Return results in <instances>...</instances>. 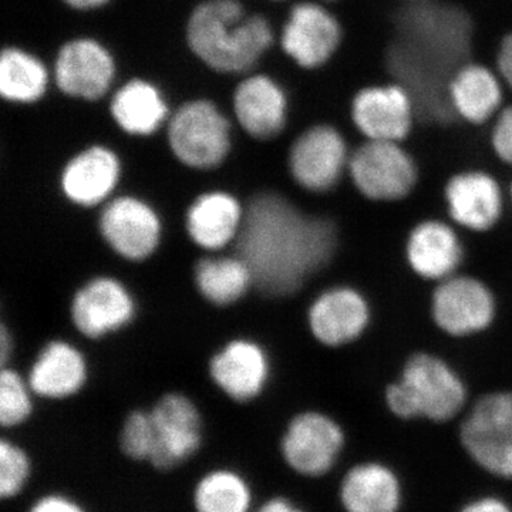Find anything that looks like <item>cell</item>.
<instances>
[{
    "label": "cell",
    "instance_id": "obj_5",
    "mask_svg": "<svg viewBox=\"0 0 512 512\" xmlns=\"http://www.w3.org/2000/svg\"><path fill=\"white\" fill-rule=\"evenodd\" d=\"M167 141L185 167L214 170L231 153V123L214 101L188 100L168 119Z\"/></svg>",
    "mask_w": 512,
    "mask_h": 512
},
{
    "label": "cell",
    "instance_id": "obj_7",
    "mask_svg": "<svg viewBox=\"0 0 512 512\" xmlns=\"http://www.w3.org/2000/svg\"><path fill=\"white\" fill-rule=\"evenodd\" d=\"M278 447L282 460L292 473L309 480H320L338 464L345 447V433L326 414L305 412L286 424Z\"/></svg>",
    "mask_w": 512,
    "mask_h": 512
},
{
    "label": "cell",
    "instance_id": "obj_33",
    "mask_svg": "<svg viewBox=\"0 0 512 512\" xmlns=\"http://www.w3.org/2000/svg\"><path fill=\"white\" fill-rule=\"evenodd\" d=\"M117 444L128 460L150 463L154 453V430L148 410H133L117 431Z\"/></svg>",
    "mask_w": 512,
    "mask_h": 512
},
{
    "label": "cell",
    "instance_id": "obj_42",
    "mask_svg": "<svg viewBox=\"0 0 512 512\" xmlns=\"http://www.w3.org/2000/svg\"><path fill=\"white\" fill-rule=\"evenodd\" d=\"M276 2H281V0H276Z\"/></svg>",
    "mask_w": 512,
    "mask_h": 512
},
{
    "label": "cell",
    "instance_id": "obj_26",
    "mask_svg": "<svg viewBox=\"0 0 512 512\" xmlns=\"http://www.w3.org/2000/svg\"><path fill=\"white\" fill-rule=\"evenodd\" d=\"M87 367L82 353L70 343L53 340L39 353L29 373V386L47 399L73 396L86 382Z\"/></svg>",
    "mask_w": 512,
    "mask_h": 512
},
{
    "label": "cell",
    "instance_id": "obj_24",
    "mask_svg": "<svg viewBox=\"0 0 512 512\" xmlns=\"http://www.w3.org/2000/svg\"><path fill=\"white\" fill-rule=\"evenodd\" d=\"M244 215L241 204L229 192H204L188 208L185 227L198 247L217 251L238 238Z\"/></svg>",
    "mask_w": 512,
    "mask_h": 512
},
{
    "label": "cell",
    "instance_id": "obj_9",
    "mask_svg": "<svg viewBox=\"0 0 512 512\" xmlns=\"http://www.w3.org/2000/svg\"><path fill=\"white\" fill-rule=\"evenodd\" d=\"M357 190L375 201L402 200L417 181L413 158L396 141L367 140L349 160Z\"/></svg>",
    "mask_w": 512,
    "mask_h": 512
},
{
    "label": "cell",
    "instance_id": "obj_3",
    "mask_svg": "<svg viewBox=\"0 0 512 512\" xmlns=\"http://www.w3.org/2000/svg\"><path fill=\"white\" fill-rule=\"evenodd\" d=\"M192 55L221 74H244L261 62L274 43L269 20L251 15L241 0H202L185 26Z\"/></svg>",
    "mask_w": 512,
    "mask_h": 512
},
{
    "label": "cell",
    "instance_id": "obj_1",
    "mask_svg": "<svg viewBox=\"0 0 512 512\" xmlns=\"http://www.w3.org/2000/svg\"><path fill=\"white\" fill-rule=\"evenodd\" d=\"M238 256L254 285L268 296H288L328 264L336 247L329 221L303 215L275 192L256 195L245 210Z\"/></svg>",
    "mask_w": 512,
    "mask_h": 512
},
{
    "label": "cell",
    "instance_id": "obj_28",
    "mask_svg": "<svg viewBox=\"0 0 512 512\" xmlns=\"http://www.w3.org/2000/svg\"><path fill=\"white\" fill-rule=\"evenodd\" d=\"M50 83L45 63L22 47L8 46L0 56V94L13 104H35Z\"/></svg>",
    "mask_w": 512,
    "mask_h": 512
},
{
    "label": "cell",
    "instance_id": "obj_39",
    "mask_svg": "<svg viewBox=\"0 0 512 512\" xmlns=\"http://www.w3.org/2000/svg\"><path fill=\"white\" fill-rule=\"evenodd\" d=\"M62 2L70 9L79 10V12H90V10L104 8L111 0H62Z\"/></svg>",
    "mask_w": 512,
    "mask_h": 512
},
{
    "label": "cell",
    "instance_id": "obj_14",
    "mask_svg": "<svg viewBox=\"0 0 512 512\" xmlns=\"http://www.w3.org/2000/svg\"><path fill=\"white\" fill-rule=\"evenodd\" d=\"M416 114L412 94L400 83L365 87L352 101L353 123L367 140L400 143L412 131Z\"/></svg>",
    "mask_w": 512,
    "mask_h": 512
},
{
    "label": "cell",
    "instance_id": "obj_25",
    "mask_svg": "<svg viewBox=\"0 0 512 512\" xmlns=\"http://www.w3.org/2000/svg\"><path fill=\"white\" fill-rule=\"evenodd\" d=\"M453 113L471 124H483L500 113L503 86L500 77L477 63H464L448 83Z\"/></svg>",
    "mask_w": 512,
    "mask_h": 512
},
{
    "label": "cell",
    "instance_id": "obj_29",
    "mask_svg": "<svg viewBox=\"0 0 512 512\" xmlns=\"http://www.w3.org/2000/svg\"><path fill=\"white\" fill-rule=\"evenodd\" d=\"M192 504L197 512H252L254 493L239 471L215 467L195 484Z\"/></svg>",
    "mask_w": 512,
    "mask_h": 512
},
{
    "label": "cell",
    "instance_id": "obj_40",
    "mask_svg": "<svg viewBox=\"0 0 512 512\" xmlns=\"http://www.w3.org/2000/svg\"><path fill=\"white\" fill-rule=\"evenodd\" d=\"M12 350V342L8 335V329L2 328V336H0V353H2V363L8 362V355Z\"/></svg>",
    "mask_w": 512,
    "mask_h": 512
},
{
    "label": "cell",
    "instance_id": "obj_17",
    "mask_svg": "<svg viewBox=\"0 0 512 512\" xmlns=\"http://www.w3.org/2000/svg\"><path fill=\"white\" fill-rule=\"evenodd\" d=\"M494 312L493 295L477 279L447 278L434 292V320L448 335L480 332L493 322Z\"/></svg>",
    "mask_w": 512,
    "mask_h": 512
},
{
    "label": "cell",
    "instance_id": "obj_10",
    "mask_svg": "<svg viewBox=\"0 0 512 512\" xmlns=\"http://www.w3.org/2000/svg\"><path fill=\"white\" fill-rule=\"evenodd\" d=\"M116 59L93 37H74L60 46L53 79L64 96L83 101L103 99L116 79Z\"/></svg>",
    "mask_w": 512,
    "mask_h": 512
},
{
    "label": "cell",
    "instance_id": "obj_22",
    "mask_svg": "<svg viewBox=\"0 0 512 512\" xmlns=\"http://www.w3.org/2000/svg\"><path fill=\"white\" fill-rule=\"evenodd\" d=\"M451 218L473 231H487L500 218L503 195L497 181L481 171L454 175L446 187Z\"/></svg>",
    "mask_w": 512,
    "mask_h": 512
},
{
    "label": "cell",
    "instance_id": "obj_12",
    "mask_svg": "<svg viewBox=\"0 0 512 512\" xmlns=\"http://www.w3.org/2000/svg\"><path fill=\"white\" fill-rule=\"evenodd\" d=\"M339 20L315 2L296 3L281 32L286 56L302 69H319L338 52L342 43Z\"/></svg>",
    "mask_w": 512,
    "mask_h": 512
},
{
    "label": "cell",
    "instance_id": "obj_27",
    "mask_svg": "<svg viewBox=\"0 0 512 512\" xmlns=\"http://www.w3.org/2000/svg\"><path fill=\"white\" fill-rule=\"evenodd\" d=\"M463 249L456 232L439 221L421 222L407 242V258L417 275L447 279L460 265Z\"/></svg>",
    "mask_w": 512,
    "mask_h": 512
},
{
    "label": "cell",
    "instance_id": "obj_36",
    "mask_svg": "<svg viewBox=\"0 0 512 512\" xmlns=\"http://www.w3.org/2000/svg\"><path fill=\"white\" fill-rule=\"evenodd\" d=\"M458 512H512V507L503 498L485 495L470 501Z\"/></svg>",
    "mask_w": 512,
    "mask_h": 512
},
{
    "label": "cell",
    "instance_id": "obj_21",
    "mask_svg": "<svg viewBox=\"0 0 512 512\" xmlns=\"http://www.w3.org/2000/svg\"><path fill=\"white\" fill-rule=\"evenodd\" d=\"M338 497L345 512H399L403 487L392 468L372 461L350 468L340 481Z\"/></svg>",
    "mask_w": 512,
    "mask_h": 512
},
{
    "label": "cell",
    "instance_id": "obj_19",
    "mask_svg": "<svg viewBox=\"0 0 512 512\" xmlns=\"http://www.w3.org/2000/svg\"><path fill=\"white\" fill-rule=\"evenodd\" d=\"M210 375L234 402H251L261 394L268 380V356L252 340H232L212 357Z\"/></svg>",
    "mask_w": 512,
    "mask_h": 512
},
{
    "label": "cell",
    "instance_id": "obj_20",
    "mask_svg": "<svg viewBox=\"0 0 512 512\" xmlns=\"http://www.w3.org/2000/svg\"><path fill=\"white\" fill-rule=\"evenodd\" d=\"M369 306L355 289L333 288L323 292L309 309V326L326 346H342L362 335L369 323Z\"/></svg>",
    "mask_w": 512,
    "mask_h": 512
},
{
    "label": "cell",
    "instance_id": "obj_15",
    "mask_svg": "<svg viewBox=\"0 0 512 512\" xmlns=\"http://www.w3.org/2000/svg\"><path fill=\"white\" fill-rule=\"evenodd\" d=\"M232 109L239 126L255 140L278 137L288 123L289 100L284 87L266 74H251L238 83Z\"/></svg>",
    "mask_w": 512,
    "mask_h": 512
},
{
    "label": "cell",
    "instance_id": "obj_38",
    "mask_svg": "<svg viewBox=\"0 0 512 512\" xmlns=\"http://www.w3.org/2000/svg\"><path fill=\"white\" fill-rule=\"evenodd\" d=\"M498 73L512 89V33L505 36L497 55Z\"/></svg>",
    "mask_w": 512,
    "mask_h": 512
},
{
    "label": "cell",
    "instance_id": "obj_35",
    "mask_svg": "<svg viewBox=\"0 0 512 512\" xmlns=\"http://www.w3.org/2000/svg\"><path fill=\"white\" fill-rule=\"evenodd\" d=\"M28 512H87V510L69 495L49 493L33 501Z\"/></svg>",
    "mask_w": 512,
    "mask_h": 512
},
{
    "label": "cell",
    "instance_id": "obj_6",
    "mask_svg": "<svg viewBox=\"0 0 512 512\" xmlns=\"http://www.w3.org/2000/svg\"><path fill=\"white\" fill-rule=\"evenodd\" d=\"M460 440L478 467L512 481V392L483 397L461 424Z\"/></svg>",
    "mask_w": 512,
    "mask_h": 512
},
{
    "label": "cell",
    "instance_id": "obj_30",
    "mask_svg": "<svg viewBox=\"0 0 512 512\" xmlns=\"http://www.w3.org/2000/svg\"><path fill=\"white\" fill-rule=\"evenodd\" d=\"M194 278L201 295L218 306L239 301L254 285L251 269L239 256L201 259L195 266Z\"/></svg>",
    "mask_w": 512,
    "mask_h": 512
},
{
    "label": "cell",
    "instance_id": "obj_23",
    "mask_svg": "<svg viewBox=\"0 0 512 512\" xmlns=\"http://www.w3.org/2000/svg\"><path fill=\"white\" fill-rule=\"evenodd\" d=\"M110 116L123 133L150 137L170 119V109L163 92L150 80H128L110 100Z\"/></svg>",
    "mask_w": 512,
    "mask_h": 512
},
{
    "label": "cell",
    "instance_id": "obj_16",
    "mask_svg": "<svg viewBox=\"0 0 512 512\" xmlns=\"http://www.w3.org/2000/svg\"><path fill=\"white\" fill-rule=\"evenodd\" d=\"M70 312L77 330L87 338L97 339L131 322L136 305L126 286L117 279L100 276L77 291Z\"/></svg>",
    "mask_w": 512,
    "mask_h": 512
},
{
    "label": "cell",
    "instance_id": "obj_31",
    "mask_svg": "<svg viewBox=\"0 0 512 512\" xmlns=\"http://www.w3.org/2000/svg\"><path fill=\"white\" fill-rule=\"evenodd\" d=\"M33 474L32 456L18 441L0 440V500L18 497L28 487Z\"/></svg>",
    "mask_w": 512,
    "mask_h": 512
},
{
    "label": "cell",
    "instance_id": "obj_37",
    "mask_svg": "<svg viewBox=\"0 0 512 512\" xmlns=\"http://www.w3.org/2000/svg\"><path fill=\"white\" fill-rule=\"evenodd\" d=\"M252 512H309L284 495H274L268 498L264 503L256 504Z\"/></svg>",
    "mask_w": 512,
    "mask_h": 512
},
{
    "label": "cell",
    "instance_id": "obj_18",
    "mask_svg": "<svg viewBox=\"0 0 512 512\" xmlns=\"http://www.w3.org/2000/svg\"><path fill=\"white\" fill-rule=\"evenodd\" d=\"M120 158L111 148L93 144L74 154L60 174L64 197L80 207H96L116 190Z\"/></svg>",
    "mask_w": 512,
    "mask_h": 512
},
{
    "label": "cell",
    "instance_id": "obj_4",
    "mask_svg": "<svg viewBox=\"0 0 512 512\" xmlns=\"http://www.w3.org/2000/svg\"><path fill=\"white\" fill-rule=\"evenodd\" d=\"M389 409L402 419H453L466 402L460 377L439 357L419 353L407 362L402 380L386 392Z\"/></svg>",
    "mask_w": 512,
    "mask_h": 512
},
{
    "label": "cell",
    "instance_id": "obj_8",
    "mask_svg": "<svg viewBox=\"0 0 512 512\" xmlns=\"http://www.w3.org/2000/svg\"><path fill=\"white\" fill-rule=\"evenodd\" d=\"M148 412L154 430L151 466L157 470H173L200 453L205 423L191 399L184 394H165Z\"/></svg>",
    "mask_w": 512,
    "mask_h": 512
},
{
    "label": "cell",
    "instance_id": "obj_41",
    "mask_svg": "<svg viewBox=\"0 0 512 512\" xmlns=\"http://www.w3.org/2000/svg\"><path fill=\"white\" fill-rule=\"evenodd\" d=\"M410 2H419V0H410Z\"/></svg>",
    "mask_w": 512,
    "mask_h": 512
},
{
    "label": "cell",
    "instance_id": "obj_32",
    "mask_svg": "<svg viewBox=\"0 0 512 512\" xmlns=\"http://www.w3.org/2000/svg\"><path fill=\"white\" fill-rule=\"evenodd\" d=\"M28 384L12 369H3L0 375V424L13 431L28 423L33 413Z\"/></svg>",
    "mask_w": 512,
    "mask_h": 512
},
{
    "label": "cell",
    "instance_id": "obj_2",
    "mask_svg": "<svg viewBox=\"0 0 512 512\" xmlns=\"http://www.w3.org/2000/svg\"><path fill=\"white\" fill-rule=\"evenodd\" d=\"M396 37L387 50V67L412 94L417 113L450 120L448 83L471 47V20L464 10L426 0L400 13Z\"/></svg>",
    "mask_w": 512,
    "mask_h": 512
},
{
    "label": "cell",
    "instance_id": "obj_34",
    "mask_svg": "<svg viewBox=\"0 0 512 512\" xmlns=\"http://www.w3.org/2000/svg\"><path fill=\"white\" fill-rule=\"evenodd\" d=\"M491 141L497 156L512 165V106L497 114Z\"/></svg>",
    "mask_w": 512,
    "mask_h": 512
},
{
    "label": "cell",
    "instance_id": "obj_13",
    "mask_svg": "<svg viewBox=\"0 0 512 512\" xmlns=\"http://www.w3.org/2000/svg\"><path fill=\"white\" fill-rule=\"evenodd\" d=\"M104 241L128 261H144L156 252L161 241L160 217L151 205L136 197L110 201L100 215Z\"/></svg>",
    "mask_w": 512,
    "mask_h": 512
},
{
    "label": "cell",
    "instance_id": "obj_11",
    "mask_svg": "<svg viewBox=\"0 0 512 512\" xmlns=\"http://www.w3.org/2000/svg\"><path fill=\"white\" fill-rule=\"evenodd\" d=\"M345 137L329 124L303 131L289 150V173L302 188L312 192L332 190L349 168Z\"/></svg>",
    "mask_w": 512,
    "mask_h": 512
}]
</instances>
